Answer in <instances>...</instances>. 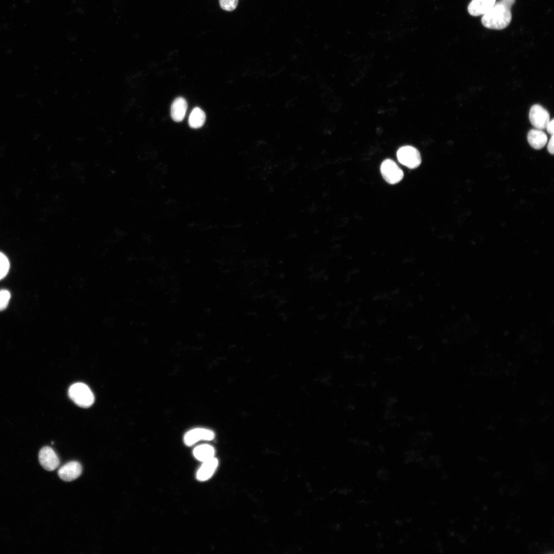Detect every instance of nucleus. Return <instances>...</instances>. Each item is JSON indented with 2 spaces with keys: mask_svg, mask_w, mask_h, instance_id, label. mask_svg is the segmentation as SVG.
<instances>
[{
  "mask_svg": "<svg viewBox=\"0 0 554 554\" xmlns=\"http://www.w3.org/2000/svg\"><path fill=\"white\" fill-rule=\"evenodd\" d=\"M553 134H552L548 143H547V150L548 152L551 154H553Z\"/></svg>",
  "mask_w": 554,
  "mask_h": 554,
  "instance_id": "nucleus-18",
  "label": "nucleus"
},
{
  "mask_svg": "<svg viewBox=\"0 0 554 554\" xmlns=\"http://www.w3.org/2000/svg\"><path fill=\"white\" fill-rule=\"evenodd\" d=\"M529 118L531 125L536 129L540 130L545 129L547 124L550 121L548 111L539 104H535L531 106L529 112Z\"/></svg>",
  "mask_w": 554,
  "mask_h": 554,
  "instance_id": "nucleus-5",
  "label": "nucleus"
},
{
  "mask_svg": "<svg viewBox=\"0 0 554 554\" xmlns=\"http://www.w3.org/2000/svg\"><path fill=\"white\" fill-rule=\"evenodd\" d=\"M215 437L212 430L202 428L192 429L186 432L184 437L185 445L190 446L200 441H211Z\"/></svg>",
  "mask_w": 554,
  "mask_h": 554,
  "instance_id": "nucleus-6",
  "label": "nucleus"
},
{
  "mask_svg": "<svg viewBox=\"0 0 554 554\" xmlns=\"http://www.w3.org/2000/svg\"><path fill=\"white\" fill-rule=\"evenodd\" d=\"M10 268V263L8 257L0 251V281L4 279L8 274Z\"/></svg>",
  "mask_w": 554,
  "mask_h": 554,
  "instance_id": "nucleus-15",
  "label": "nucleus"
},
{
  "mask_svg": "<svg viewBox=\"0 0 554 554\" xmlns=\"http://www.w3.org/2000/svg\"><path fill=\"white\" fill-rule=\"evenodd\" d=\"M380 171L383 179L390 184L398 183L404 176L402 170L390 159H386L382 163Z\"/></svg>",
  "mask_w": 554,
  "mask_h": 554,
  "instance_id": "nucleus-4",
  "label": "nucleus"
},
{
  "mask_svg": "<svg viewBox=\"0 0 554 554\" xmlns=\"http://www.w3.org/2000/svg\"><path fill=\"white\" fill-rule=\"evenodd\" d=\"M11 299V293L8 290H0V311L5 310L8 306Z\"/></svg>",
  "mask_w": 554,
  "mask_h": 554,
  "instance_id": "nucleus-16",
  "label": "nucleus"
},
{
  "mask_svg": "<svg viewBox=\"0 0 554 554\" xmlns=\"http://www.w3.org/2000/svg\"><path fill=\"white\" fill-rule=\"evenodd\" d=\"M399 162L404 166L410 168H416L421 163V156L419 151L411 146L400 147L397 153Z\"/></svg>",
  "mask_w": 554,
  "mask_h": 554,
  "instance_id": "nucleus-3",
  "label": "nucleus"
},
{
  "mask_svg": "<svg viewBox=\"0 0 554 554\" xmlns=\"http://www.w3.org/2000/svg\"><path fill=\"white\" fill-rule=\"evenodd\" d=\"M82 467L77 461L69 462L58 470V475L63 480L69 482L77 479L82 473Z\"/></svg>",
  "mask_w": 554,
  "mask_h": 554,
  "instance_id": "nucleus-8",
  "label": "nucleus"
},
{
  "mask_svg": "<svg viewBox=\"0 0 554 554\" xmlns=\"http://www.w3.org/2000/svg\"><path fill=\"white\" fill-rule=\"evenodd\" d=\"M187 109V103L182 97L176 98L171 106V116L173 121L179 122L182 121L186 114Z\"/></svg>",
  "mask_w": 554,
  "mask_h": 554,
  "instance_id": "nucleus-12",
  "label": "nucleus"
},
{
  "mask_svg": "<svg viewBox=\"0 0 554 554\" xmlns=\"http://www.w3.org/2000/svg\"><path fill=\"white\" fill-rule=\"evenodd\" d=\"M496 0H472L468 6L469 13L472 16L483 15L496 3Z\"/></svg>",
  "mask_w": 554,
  "mask_h": 554,
  "instance_id": "nucleus-10",
  "label": "nucleus"
},
{
  "mask_svg": "<svg viewBox=\"0 0 554 554\" xmlns=\"http://www.w3.org/2000/svg\"><path fill=\"white\" fill-rule=\"evenodd\" d=\"M39 462L46 470L52 471L60 464V460L54 450L49 447H43L38 454Z\"/></svg>",
  "mask_w": 554,
  "mask_h": 554,
  "instance_id": "nucleus-7",
  "label": "nucleus"
},
{
  "mask_svg": "<svg viewBox=\"0 0 554 554\" xmlns=\"http://www.w3.org/2000/svg\"><path fill=\"white\" fill-rule=\"evenodd\" d=\"M193 454L196 459L203 462L214 457L215 450L210 445L202 444L193 449Z\"/></svg>",
  "mask_w": 554,
  "mask_h": 554,
  "instance_id": "nucleus-13",
  "label": "nucleus"
},
{
  "mask_svg": "<svg viewBox=\"0 0 554 554\" xmlns=\"http://www.w3.org/2000/svg\"><path fill=\"white\" fill-rule=\"evenodd\" d=\"M516 0H500L483 15L481 22L486 28L501 30L510 24L512 15L511 8Z\"/></svg>",
  "mask_w": 554,
  "mask_h": 554,
  "instance_id": "nucleus-1",
  "label": "nucleus"
},
{
  "mask_svg": "<svg viewBox=\"0 0 554 554\" xmlns=\"http://www.w3.org/2000/svg\"><path fill=\"white\" fill-rule=\"evenodd\" d=\"M527 138L530 146L537 150L543 148L548 140L547 136L544 131L536 128L529 131Z\"/></svg>",
  "mask_w": 554,
  "mask_h": 554,
  "instance_id": "nucleus-11",
  "label": "nucleus"
},
{
  "mask_svg": "<svg viewBox=\"0 0 554 554\" xmlns=\"http://www.w3.org/2000/svg\"><path fill=\"white\" fill-rule=\"evenodd\" d=\"M218 465V460L214 457L203 462L196 472V479L200 481L208 480L213 476Z\"/></svg>",
  "mask_w": 554,
  "mask_h": 554,
  "instance_id": "nucleus-9",
  "label": "nucleus"
},
{
  "mask_svg": "<svg viewBox=\"0 0 554 554\" xmlns=\"http://www.w3.org/2000/svg\"><path fill=\"white\" fill-rule=\"evenodd\" d=\"M206 114L199 107H195L191 112L188 123L190 127L194 129L201 127L205 123Z\"/></svg>",
  "mask_w": 554,
  "mask_h": 554,
  "instance_id": "nucleus-14",
  "label": "nucleus"
},
{
  "mask_svg": "<svg viewBox=\"0 0 554 554\" xmlns=\"http://www.w3.org/2000/svg\"><path fill=\"white\" fill-rule=\"evenodd\" d=\"M239 0H219L222 9L227 11H232L237 7Z\"/></svg>",
  "mask_w": 554,
  "mask_h": 554,
  "instance_id": "nucleus-17",
  "label": "nucleus"
},
{
  "mask_svg": "<svg viewBox=\"0 0 554 554\" xmlns=\"http://www.w3.org/2000/svg\"><path fill=\"white\" fill-rule=\"evenodd\" d=\"M68 395L77 405L82 407H90L94 401V397L91 389L83 383H76L71 385L68 390Z\"/></svg>",
  "mask_w": 554,
  "mask_h": 554,
  "instance_id": "nucleus-2",
  "label": "nucleus"
},
{
  "mask_svg": "<svg viewBox=\"0 0 554 554\" xmlns=\"http://www.w3.org/2000/svg\"><path fill=\"white\" fill-rule=\"evenodd\" d=\"M553 119H552L549 121L545 127L548 133L551 135L553 134Z\"/></svg>",
  "mask_w": 554,
  "mask_h": 554,
  "instance_id": "nucleus-19",
  "label": "nucleus"
}]
</instances>
